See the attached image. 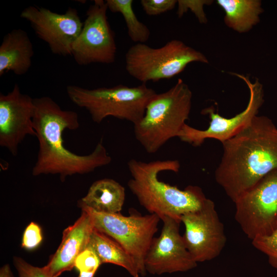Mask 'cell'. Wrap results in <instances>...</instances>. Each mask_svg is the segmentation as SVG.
Wrapping results in <instances>:
<instances>
[{"label":"cell","mask_w":277,"mask_h":277,"mask_svg":"<svg viewBox=\"0 0 277 277\" xmlns=\"http://www.w3.org/2000/svg\"><path fill=\"white\" fill-rule=\"evenodd\" d=\"M247 85L249 90V99L246 108L233 117H224L214 112L213 107L203 109L202 114H208L210 122L205 130H199L185 124L178 137L183 142L199 146L208 138H214L222 143L230 139L246 127L258 115L264 102L263 85L258 80L252 83L248 76L232 73Z\"/></svg>","instance_id":"30bf717a"},{"label":"cell","mask_w":277,"mask_h":277,"mask_svg":"<svg viewBox=\"0 0 277 277\" xmlns=\"http://www.w3.org/2000/svg\"><path fill=\"white\" fill-rule=\"evenodd\" d=\"M34 103L33 122L38 150L32 171L33 176L58 174L64 181L68 176L88 173L110 163L111 157L102 140L88 155H78L65 148L63 132L66 129L76 130L80 127L76 112L63 110L49 96L34 98Z\"/></svg>","instance_id":"7a4b0ae2"},{"label":"cell","mask_w":277,"mask_h":277,"mask_svg":"<svg viewBox=\"0 0 277 277\" xmlns=\"http://www.w3.org/2000/svg\"><path fill=\"white\" fill-rule=\"evenodd\" d=\"M94 228L89 215L82 210L74 224L64 230L61 243L44 266L50 277H58L74 267L76 258L88 247Z\"/></svg>","instance_id":"9a60e30c"},{"label":"cell","mask_w":277,"mask_h":277,"mask_svg":"<svg viewBox=\"0 0 277 277\" xmlns=\"http://www.w3.org/2000/svg\"><path fill=\"white\" fill-rule=\"evenodd\" d=\"M43 236L40 227L34 222H31L26 228L22 239V247L31 250L41 243Z\"/></svg>","instance_id":"cb8c5ba5"},{"label":"cell","mask_w":277,"mask_h":277,"mask_svg":"<svg viewBox=\"0 0 277 277\" xmlns=\"http://www.w3.org/2000/svg\"><path fill=\"white\" fill-rule=\"evenodd\" d=\"M127 164L132 176L128 188L141 206L160 219L168 216L181 222L184 214L198 210L207 199L198 186L189 185L181 190L159 180L161 172L179 171L177 160L144 162L131 159Z\"/></svg>","instance_id":"3957f363"},{"label":"cell","mask_w":277,"mask_h":277,"mask_svg":"<svg viewBox=\"0 0 277 277\" xmlns=\"http://www.w3.org/2000/svg\"><path fill=\"white\" fill-rule=\"evenodd\" d=\"M106 1L95 0L86 12V18L74 41L71 56L81 66L114 62L116 46L107 16Z\"/></svg>","instance_id":"9c48e42d"},{"label":"cell","mask_w":277,"mask_h":277,"mask_svg":"<svg viewBox=\"0 0 277 277\" xmlns=\"http://www.w3.org/2000/svg\"><path fill=\"white\" fill-rule=\"evenodd\" d=\"M34 98L22 93L15 84L11 91L0 94V146L13 155L28 135L35 136Z\"/></svg>","instance_id":"5bb4252c"},{"label":"cell","mask_w":277,"mask_h":277,"mask_svg":"<svg viewBox=\"0 0 277 277\" xmlns=\"http://www.w3.org/2000/svg\"><path fill=\"white\" fill-rule=\"evenodd\" d=\"M108 9L112 12L120 13L126 24L128 34L136 43H145L149 38V28L137 18L132 8V0H107Z\"/></svg>","instance_id":"ffe728a7"},{"label":"cell","mask_w":277,"mask_h":277,"mask_svg":"<svg viewBox=\"0 0 277 277\" xmlns=\"http://www.w3.org/2000/svg\"><path fill=\"white\" fill-rule=\"evenodd\" d=\"M90 216L93 226L119 243L132 257L140 275L146 274L145 259L161 220L155 214L124 216L120 213L98 212L78 203Z\"/></svg>","instance_id":"52a82bcc"},{"label":"cell","mask_w":277,"mask_h":277,"mask_svg":"<svg viewBox=\"0 0 277 277\" xmlns=\"http://www.w3.org/2000/svg\"><path fill=\"white\" fill-rule=\"evenodd\" d=\"M33 45L27 33L15 29L3 37L0 45V75L11 71L17 75L27 73L32 65Z\"/></svg>","instance_id":"2e32d148"},{"label":"cell","mask_w":277,"mask_h":277,"mask_svg":"<svg viewBox=\"0 0 277 277\" xmlns=\"http://www.w3.org/2000/svg\"><path fill=\"white\" fill-rule=\"evenodd\" d=\"M21 17L30 24L36 35L54 54L71 55L73 44L83 26L76 9L69 7L60 14L44 7L30 6Z\"/></svg>","instance_id":"7c38bea8"},{"label":"cell","mask_w":277,"mask_h":277,"mask_svg":"<svg viewBox=\"0 0 277 277\" xmlns=\"http://www.w3.org/2000/svg\"><path fill=\"white\" fill-rule=\"evenodd\" d=\"M125 200L124 187L115 180L103 179L94 182L79 203L102 213H120Z\"/></svg>","instance_id":"e0dca14e"},{"label":"cell","mask_w":277,"mask_h":277,"mask_svg":"<svg viewBox=\"0 0 277 277\" xmlns=\"http://www.w3.org/2000/svg\"><path fill=\"white\" fill-rule=\"evenodd\" d=\"M95 272H80L78 277H93Z\"/></svg>","instance_id":"83f0119b"},{"label":"cell","mask_w":277,"mask_h":277,"mask_svg":"<svg viewBox=\"0 0 277 277\" xmlns=\"http://www.w3.org/2000/svg\"><path fill=\"white\" fill-rule=\"evenodd\" d=\"M181 222L185 226V245L197 263L212 260L221 254L226 236L213 201L207 198L200 209L184 214Z\"/></svg>","instance_id":"8fae6325"},{"label":"cell","mask_w":277,"mask_h":277,"mask_svg":"<svg viewBox=\"0 0 277 277\" xmlns=\"http://www.w3.org/2000/svg\"><path fill=\"white\" fill-rule=\"evenodd\" d=\"M192 98L191 90L181 78L168 90L152 97L144 116L134 125L135 138L146 152L155 153L178 136L189 118Z\"/></svg>","instance_id":"277c9868"},{"label":"cell","mask_w":277,"mask_h":277,"mask_svg":"<svg viewBox=\"0 0 277 277\" xmlns=\"http://www.w3.org/2000/svg\"><path fill=\"white\" fill-rule=\"evenodd\" d=\"M208 2H209L208 1H177V14L179 17H181L189 9L194 13L201 23H204L206 18L203 7L205 4Z\"/></svg>","instance_id":"d4e9b609"},{"label":"cell","mask_w":277,"mask_h":277,"mask_svg":"<svg viewBox=\"0 0 277 277\" xmlns=\"http://www.w3.org/2000/svg\"><path fill=\"white\" fill-rule=\"evenodd\" d=\"M160 235L154 238L145 259L146 272L153 275L186 272L197 266L180 233V221L165 216Z\"/></svg>","instance_id":"4fadbf2b"},{"label":"cell","mask_w":277,"mask_h":277,"mask_svg":"<svg viewBox=\"0 0 277 277\" xmlns=\"http://www.w3.org/2000/svg\"><path fill=\"white\" fill-rule=\"evenodd\" d=\"M216 3L224 11L226 25L239 33L246 32L259 23L263 12L259 0H217Z\"/></svg>","instance_id":"d6986e66"},{"label":"cell","mask_w":277,"mask_h":277,"mask_svg":"<svg viewBox=\"0 0 277 277\" xmlns=\"http://www.w3.org/2000/svg\"><path fill=\"white\" fill-rule=\"evenodd\" d=\"M19 277H50L44 267L33 266L19 257L14 258Z\"/></svg>","instance_id":"484cf974"},{"label":"cell","mask_w":277,"mask_h":277,"mask_svg":"<svg viewBox=\"0 0 277 277\" xmlns=\"http://www.w3.org/2000/svg\"><path fill=\"white\" fill-rule=\"evenodd\" d=\"M234 203L235 219L249 239L272 234L277 229V169L265 175Z\"/></svg>","instance_id":"ba28073f"},{"label":"cell","mask_w":277,"mask_h":277,"mask_svg":"<svg viewBox=\"0 0 277 277\" xmlns=\"http://www.w3.org/2000/svg\"><path fill=\"white\" fill-rule=\"evenodd\" d=\"M66 91L71 102L87 110L95 123L113 116L133 125L143 118L149 102L156 93L144 83L136 87L120 84L92 89L68 85Z\"/></svg>","instance_id":"5b68a950"},{"label":"cell","mask_w":277,"mask_h":277,"mask_svg":"<svg viewBox=\"0 0 277 277\" xmlns=\"http://www.w3.org/2000/svg\"><path fill=\"white\" fill-rule=\"evenodd\" d=\"M101 264L102 263L95 253L87 247L76 258L74 267L79 272H96Z\"/></svg>","instance_id":"7402d4cb"},{"label":"cell","mask_w":277,"mask_h":277,"mask_svg":"<svg viewBox=\"0 0 277 277\" xmlns=\"http://www.w3.org/2000/svg\"><path fill=\"white\" fill-rule=\"evenodd\" d=\"M0 277H13L11 269L8 264L5 265L1 268Z\"/></svg>","instance_id":"4316f807"},{"label":"cell","mask_w":277,"mask_h":277,"mask_svg":"<svg viewBox=\"0 0 277 277\" xmlns=\"http://www.w3.org/2000/svg\"><path fill=\"white\" fill-rule=\"evenodd\" d=\"M88 247L91 248L101 263H111L125 269L132 277H139L137 266L129 253L117 242L95 228Z\"/></svg>","instance_id":"ac0fdd59"},{"label":"cell","mask_w":277,"mask_h":277,"mask_svg":"<svg viewBox=\"0 0 277 277\" xmlns=\"http://www.w3.org/2000/svg\"><path fill=\"white\" fill-rule=\"evenodd\" d=\"M192 62L208 63V60L202 52L177 39L157 48L136 43L125 54L127 72L144 84L171 78Z\"/></svg>","instance_id":"8992f818"},{"label":"cell","mask_w":277,"mask_h":277,"mask_svg":"<svg viewBox=\"0 0 277 277\" xmlns=\"http://www.w3.org/2000/svg\"><path fill=\"white\" fill-rule=\"evenodd\" d=\"M252 244L268 256L269 264L277 269V229L270 235L255 238Z\"/></svg>","instance_id":"44dd1931"},{"label":"cell","mask_w":277,"mask_h":277,"mask_svg":"<svg viewBox=\"0 0 277 277\" xmlns=\"http://www.w3.org/2000/svg\"><path fill=\"white\" fill-rule=\"evenodd\" d=\"M142 7L150 16L157 15L172 10L177 3L176 0H142Z\"/></svg>","instance_id":"603a6c76"},{"label":"cell","mask_w":277,"mask_h":277,"mask_svg":"<svg viewBox=\"0 0 277 277\" xmlns=\"http://www.w3.org/2000/svg\"><path fill=\"white\" fill-rule=\"evenodd\" d=\"M216 183L234 203L267 174L277 169V127L256 115L240 132L222 143Z\"/></svg>","instance_id":"6da1fadb"}]
</instances>
